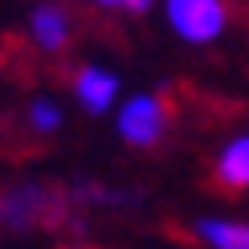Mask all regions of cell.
<instances>
[{
  "label": "cell",
  "instance_id": "6da1fadb",
  "mask_svg": "<svg viewBox=\"0 0 249 249\" xmlns=\"http://www.w3.org/2000/svg\"><path fill=\"white\" fill-rule=\"evenodd\" d=\"M168 25L192 45H209L229 25V4L225 0H163Z\"/></svg>",
  "mask_w": 249,
  "mask_h": 249
},
{
  "label": "cell",
  "instance_id": "5b68a950",
  "mask_svg": "<svg viewBox=\"0 0 249 249\" xmlns=\"http://www.w3.org/2000/svg\"><path fill=\"white\" fill-rule=\"evenodd\" d=\"M29 33L41 49H61L70 41V13L61 4H37L29 17Z\"/></svg>",
  "mask_w": 249,
  "mask_h": 249
},
{
  "label": "cell",
  "instance_id": "277c9868",
  "mask_svg": "<svg viewBox=\"0 0 249 249\" xmlns=\"http://www.w3.org/2000/svg\"><path fill=\"white\" fill-rule=\"evenodd\" d=\"M74 90H78V98H82L86 110L102 115V110L115 102V94H119V78L110 74V70H102V66H82L78 78H74Z\"/></svg>",
  "mask_w": 249,
  "mask_h": 249
},
{
  "label": "cell",
  "instance_id": "7a4b0ae2",
  "mask_svg": "<svg viewBox=\"0 0 249 249\" xmlns=\"http://www.w3.org/2000/svg\"><path fill=\"white\" fill-rule=\"evenodd\" d=\"M53 216H57V200L45 188H37V184H20V188L0 192V225L13 229V233L41 229Z\"/></svg>",
  "mask_w": 249,
  "mask_h": 249
},
{
  "label": "cell",
  "instance_id": "52a82bcc",
  "mask_svg": "<svg viewBox=\"0 0 249 249\" xmlns=\"http://www.w3.org/2000/svg\"><path fill=\"white\" fill-rule=\"evenodd\" d=\"M196 233H200V241L216 249H249V225H237V221H200Z\"/></svg>",
  "mask_w": 249,
  "mask_h": 249
},
{
  "label": "cell",
  "instance_id": "8992f818",
  "mask_svg": "<svg viewBox=\"0 0 249 249\" xmlns=\"http://www.w3.org/2000/svg\"><path fill=\"white\" fill-rule=\"evenodd\" d=\"M216 184L229 192H245L249 188V131L216 155Z\"/></svg>",
  "mask_w": 249,
  "mask_h": 249
},
{
  "label": "cell",
  "instance_id": "9c48e42d",
  "mask_svg": "<svg viewBox=\"0 0 249 249\" xmlns=\"http://www.w3.org/2000/svg\"><path fill=\"white\" fill-rule=\"evenodd\" d=\"M94 4H102V8H127V13H147L151 0H94Z\"/></svg>",
  "mask_w": 249,
  "mask_h": 249
},
{
  "label": "cell",
  "instance_id": "3957f363",
  "mask_svg": "<svg viewBox=\"0 0 249 249\" xmlns=\"http://www.w3.org/2000/svg\"><path fill=\"white\" fill-rule=\"evenodd\" d=\"M163 131H168V107L160 94H135L119 110V135L131 147H151L160 143Z\"/></svg>",
  "mask_w": 249,
  "mask_h": 249
},
{
  "label": "cell",
  "instance_id": "ba28073f",
  "mask_svg": "<svg viewBox=\"0 0 249 249\" xmlns=\"http://www.w3.org/2000/svg\"><path fill=\"white\" fill-rule=\"evenodd\" d=\"M29 127H33V131H41V135L57 131V127H61V110H57V102L37 98L33 107H29Z\"/></svg>",
  "mask_w": 249,
  "mask_h": 249
}]
</instances>
